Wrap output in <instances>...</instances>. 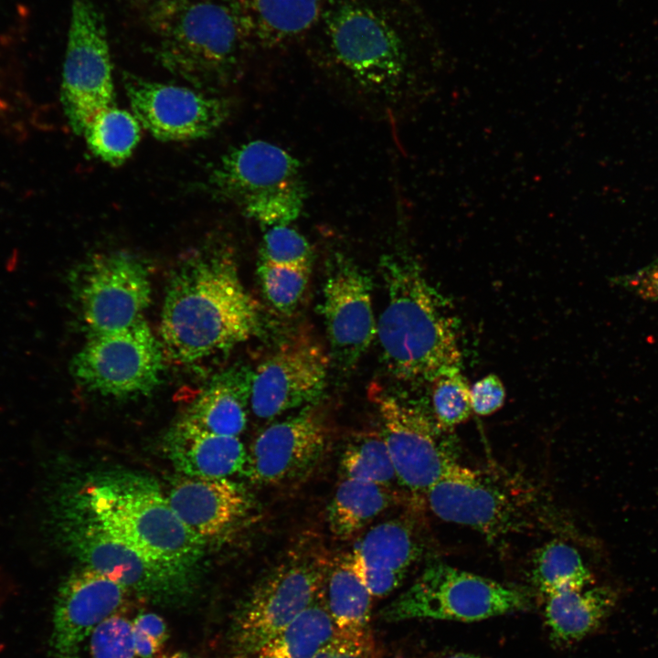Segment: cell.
<instances>
[{
	"label": "cell",
	"instance_id": "34",
	"mask_svg": "<svg viewBox=\"0 0 658 658\" xmlns=\"http://www.w3.org/2000/svg\"><path fill=\"white\" fill-rule=\"evenodd\" d=\"M313 249L307 239L288 225L271 227L264 235L260 260L281 266L311 269Z\"/></svg>",
	"mask_w": 658,
	"mask_h": 658
},
{
	"label": "cell",
	"instance_id": "2",
	"mask_svg": "<svg viewBox=\"0 0 658 658\" xmlns=\"http://www.w3.org/2000/svg\"><path fill=\"white\" fill-rule=\"evenodd\" d=\"M259 325L257 304L227 251L204 248L174 272L160 327L163 350L174 361L194 363L228 351L254 335Z\"/></svg>",
	"mask_w": 658,
	"mask_h": 658
},
{
	"label": "cell",
	"instance_id": "28",
	"mask_svg": "<svg viewBox=\"0 0 658 658\" xmlns=\"http://www.w3.org/2000/svg\"><path fill=\"white\" fill-rule=\"evenodd\" d=\"M337 634L322 595L249 658H312Z\"/></svg>",
	"mask_w": 658,
	"mask_h": 658
},
{
	"label": "cell",
	"instance_id": "42",
	"mask_svg": "<svg viewBox=\"0 0 658 658\" xmlns=\"http://www.w3.org/2000/svg\"><path fill=\"white\" fill-rule=\"evenodd\" d=\"M159 658H193L189 654L183 652H175L173 653L164 654Z\"/></svg>",
	"mask_w": 658,
	"mask_h": 658
},
{
	"label": "cell",
	"instance_id": "23",
	"mask_svg": "<svg viewBox=\"0 0 658 658\" xmlns=\"http://www.w3.org/2000/svg\"><path fill=\"white\" fill-rule=\"evenodd\" d=\"M165 451L184 475L228 478L245 473L247 467L248 453L239 437L210 433L181 419L169 430Z\"/></svg>",
	"mask_w": 658,
	"mask_h": 658
},
{
	"label": "cell",
	"instance_id": "10",
	"mask_svg": "<svg viewBox=\"0 0 658 658\" xmlns=\"http://www.w3.org/2000/svg\"><path fill=\"white\" fill-rule=\"evenodd\" d=\"M61 103L77 134L113 106L112 65L104 16L95 0H71Z\"/></svg>",
	"mask_w": 658,
	"mask_h": 658
},
{
	"label": "cell",
	"instance_id": "8",
	"mask_svg": "<svg viewBox=\"0 0 658 658\" xmlns=\"http://www.w3.org/2000/svg\"><path fill=\"white\" fill-rule=\"evenodd\" d=\"M328 567L323 557L300 552L271 568L236 612L228 658H249L321 597Z\"/></svg>",
	"mask_w": 658,
	"mask_h": 658
},
{
	"label": "cell",
	"instance_id": "25",
	"mask_svg": "<svg viewBox=\"0 0 658 658\" xmlns=\"http://www.w3.org/2000/svg\"><path fill=\"white\" fill-rule=\"evenodd\" d=\"M616 599L609 587L568 589L547 596L544 617L550 639L560 645L580 641L599 627Z\"/></svg>",
	"mask_w": 658,
	"mask_h": 658
},
{
	"label": "cell",
	"instance_id": "15",
	"mask_svg": "<svg viewBox=\"0 0 658 658\" xmlns=\"http://www.w3.org/2000/svg\"><path fill=\"white\" fill-rule=\"evenodd\" d=\"M322 314L332 355L339 366H355L377 336L372 282L350 258L330 260L323 290Z\"/></svg>",
	"mask_w": 658,
	"mask_h": 658
},
{
	"label": "cell",
	"instance_id": "21",
	"mask_svg": "<svg viewBox=\"0 0 658 658\" xmlns=\"http://www.w3.org/2000/svg\"><path fill=\"white\" fill-rule=\"evenodd\" d=\"M422 553L417 534L401 519L376 525L352 552L360 577L375 598L394 591Z\"/></svg>",
	"mask_w": 658,
	"mask_h": 658
},
{
	"label": "cell",
	"instance_id": "30",
	"mask_svg": "<svg viewBox=\"0 0 658 658\" xmlns=\"http://www.w3.org/2000/svg\"><path fill=\"white\" fill-rule=\"evenodd\" d=\"M82 135L95 156L116 166L133 154L141 137V124L133 112L111 106L92 120Z\"/></svg>",
	"mask_w": 658,
	"mask_h": 658
},
{
	"label": "cell",
	"instance_id": "39",
	"mask_svg": "<svg viewBox=\"0 0 658 658\" xmlns=\"http://www.w3.org/2000/svg\"><path fill=\"white\" fill-rule=\"evenodd\" d=\"M619 284L640 297L658 302V265L643 268L620 278Z\"/></svg>",
	"mask_w": 658,
	"mask_h": 658
},
{
	"label": "cell",
	"instance_id": "14",
	"mask_svg": "<svg viewBox=\"0 0 658 658\" xmlns=\"http://www.w3.org/2000/svg\"><path fill=\"white\" fill-rule=\"evenodd\" d=\"M123 85L133 114L154 137L167 142L205 138L229 116V105L218 96L189 87L125 74Z\"/></svg>",
	"mask_w": 658,
	"mask_h": 658
},
{
	"label": "cell",
	"instance_id": "7",
	"mask_svg": "<svg viewBox=\"0 0 658 658\" xmlns=\"http://www.w3.org/2000/svg\"><path fill=\"white\" fill-rule=\"evenodd\" d=\"M530 606V595L519 588L432 561L380 615L387 622L419 619L471 622Z\"/></svg>",
	"mask_w": 658,
	"mask_h": 658
},
{
	"label": "cell",
	"instance_id": "40",
	"mask_svg": "<svg viewBox=\"0 0 658 658\" xmlns=\"http://www.w3.org/2000/svg\"><path fill=\"white\" fill-rule=\"evenodd\" d=\"M133 628L143 631L163 645L168 638L167 626L162 617L154 612H143L132 621Z\"/></svg>",
	"mask_w": 658,
	"mask_h": 658
},
{
	"label": "cell",
	"instance_id": "17",
	"mask_svg": "<svg viewBox=\"0 0 658 658\" xmlns=\"http://www.w3.org/2000/svg\"><path fill=\"white\" fill-rule=\"evenodd\" d=\"M328 444L329 432L322 417L308 409L258 435L248 453L245 474L263 485L302 482L321 462Z\"/></svg>",
	"mask_w": 658,
	"mask_h": 658
},
{
	"label": "cell",
	"instance_id": "43",
	"mask_svg": "<svg viewBox=\"0 0 658 658\" xmlns=\"http://www.w3.org/2000/svg\"><path fill=\"white\" fill-rule=\"evenodd\" d=\"M442 658H478V657L473 654H471V653H452V654L444 656Z\"/></svg>",
	"mask_w": 658,
	"mask_h": 658
},
{
	"label": "cell",
	"instance_id": "20",
	"mask_svg": "<svg viewBox=\"0 0 658 658\" xmlns=\"http://www.w3.org/2000/svg\"><path fill=\"white\" fill-rule=\"evenodd\" d=\"M166 497L182 523L204 542L226 534L251 507L247 491L229 478L183 474Z\"/></svg>",
	"mask_w": 658,
	"mask_h": 658
},
{
	"label": "cell",
	"instance_id": "12",
	"mask_svg": "<svg viewBox=\"0 0 658 658\" xmlns=\"http://www.w3.org/2000/svg\"><path fill=\"white\" fill-rule=\"evenodd\" d=\"M373 395L398 483L413 496L425 495L458 463L446 431L416 407L385 393Z\"/></svg>",
	"mask_w": 658,
	"mask_h": 658
},
{
	"label": "cell",
	"instance_id": "33",
	"mask_svg": "<svg viewBox=\"0 0 658 658\" xmlns=\"http://www.w3.org/2000/svg\"><path fill=\"white\" fill-rule=\"evenodd\" d=\"M311 269L260 260L258 275L268 301L281 312L292 311L302 297Z\"/></svg>",
	"mask_w": 658,
	"mask_h": 658
},
{
	"label": "cell",
	"instance_id": "4",
	"mask_svg": "<svg viewBox=\"0 0 658 658\" xmlns=\"http://www.w3.org/2000/svg\"><path fill=\"white\" fill-rule=\"evenodd\" d=\"M60 502L194 587L205 542L182 523L152 479L110 472L86 482Z\"/></svg>",
	"mask_w": 658,
	"mask_h": 658
},
{
	"label": "cell",
	"instance_id": "18",
	"mask_svg": "<svg viewBox=\"0 0 658 658\" xmlns=\"http://www.w3.org/2000/svg\"><path fill=\"white\" fill-rule=\"evenodd\" d=\"M435 515L495 540L522 525L518 504L488 475L452 466L425 494Z\"/></svg>",
	"mask_w": 658,
	"mask_h": 658
},
{
	"label": "cell",
	"instance_id": "3",
	"mask_svg": "<svg viewBox=\"0 0 658 658\" xmlns=\"http://www.w3.org/2000/svg\"><path fill=\"white\" fill-rule=\"evenodd\" d=\"M380 271L387 302L377 335L388 370L403 380L431 383L462 369L460 322L451 302L409 257H382Z\"/></svg>",
	"mask_w": 658,
	"mask_h": 658
},
{
	"label": "cell",
	"instance_id": "27",
	"mask_svg": "<svg viewBox=\"0 0 658 658\" xmlns=\"http://www.w3.org/2000/svg\"><path fill=\"white\" fill-rule=\"evenodd\" d=\"M394 497L390 488L343 477L327 508L331 533L340 539L352 537L387 509Z\"/></svg>",
	"mask_w": 658,
	"mask_h": 658
},
{
	"label": "cell",
	"instance_id": "16",
	"mask_svg": "<svg viewBox=\"0 0 658 658\" xmlns=\"http://www.w3.org/2000/svg\"><path fill=\"white\" fill-rule=\"evenodd\" d=\"M329 360L323 347L306 336L281 345L252 375L253 414L272 419L314 402L324 389Z\"/></svg>",
	"mask_w": 658,
	"mask_h": 658
},
{
	"label": "cell",
	"instance_id": "19",
	"mask_svg": "<svg viewBox=\"0 0 658 658\" xmlns=\"http://www.w3.org/2000/svg\"><path fill=\"white\" fill-rule=\"evenodd\" d=\"M128 589L82 566L61 584L53 612L50 658H80L93 631L124 605Z\"/></svg>",
	"mask_w": 658,
	"mask_h": 658
},
{
	"label": "cell",
	"instance_id": "6",
	"mask_svg": "<svg viewBox=\"0 0 658 658\" xmlns=\"http://www.w3.org/2000/svg\"><path fill=\"white\" fill-rule=\"evenodd\" d=\"M208 185L219 199L271 227L295 220L306 199L300 162L281 147L262 140L226 153L212 169Z\"/></svg>",
	"mask_w": 658,
	"mask_h": 658
},
{
	"label": "cell",
	"instance_id": "32",
	"mask_svg": "<svg viewBox=\"0 0 658 658\" xmlns=\"http://www.w3.org/2000/svg\"><path fill=\"white\" fill-rule=\"evenodd\" d=\"M431 384L432 410L439 428L451 431L466 422L472 413L471 387L462 370L444 373Z\"/></svg>",
	"mask_w": 658,
	"mask_h": 658
},
{
	"label": "cell",
	"instance_id": "22",
	"mask_svg": "<svg viewBox=\"0 0 658 658\" xmlns=\"http://www.w3.org/2000/svg\"><path fill=\"white\" fill-rule=\"evenodd\" d=\"M234 13L249 47L276 50L306 39L324 0H222Z\"/></svg>",
	"mask_w": 658,
	"mask_h": 658
},
{
	"label": "cell",
	"instance_id": "13",
	"mask_svg": "<svg viewBox=\"0 0 658 658\" xmlns=\"http://www.w3.org/2000/svg\"><path fill=\"white\" fill-rule=\"evenodd\" d=\"M76 292L88 334H100L122 330L143 319L152 289L145 264L118 251L89 260Z\"/></svg>",
	"mask_w": 658,
	"mask_h": 658
},
{
	"label": "cell",
	"instance_id": "11",
	"mask_svg": "<svg viewBox=\"0 0 658 658\" xmlns=\"http://www.w3.org/2000/svg\"><path fill=\"white\" fill-rule=\"evenodd\" d=\"M163 353L143 318L122 330L88 334L71 371L83 387L104 396L146 395L161 380Z\"/></svg>",
	"mask_w": 658,
	"mask_h": 658
},
{
	"label": "cell",
	"instance_id": "24",
	"mask_svg": "<svg viewBox=\"0 0 658 658\" xmlns=\"http://www.w3.org/2000/svg\"><path fill=\"white\" fill-rule=\"evenodd\" d=\"M252 375L246 367L220 373L196 397L181 420L210 433L239 437L247 424Z\"/></svg>",
	"mask_w": 658,
	"mask_h": 658
},
{
	"label": "cell",
	"instance_id": "37",
	"mask_svg": "<svg viewBox=\"0 0 658 658\" xmlns=\"http://www.w3.org/2000/svg\"><path fill=\"white\" fill-rule=\"evenodd\" d=\"M312 658H377L372 636L349 637L337 634Z\"/></svg>",
	"mask_w": 658,
	"mask_h": 658
},
{
	"label": "cell",
	"instance_id": "9",
	"mask_svg": "<svg viewBox=\"0 0 658 658\" xmlns=\"http://www.w3.org/2000/svg\"><path fill=\"white\" fill-rule=\"evenodd\" d=\"M56 519L60 539L83 566L121 584L129 592L161 604L183 602L192 593L194 587L114 537L72 506L60 502Z\"/></svg>",
	"mask_w": 658,
	"mask_h": 658
},
{
	"label": "cell",
	"instance_id": "35",
	"mask_svg": "<svg viewBox=\"0 0 658 658\" xmlns=\"http://www.w3.org/2000/svg\"><path fill=\"white\" fill-rule=\"evenodd\" d=\"M91 658H137L133 623L115 613L102 621L90 636Z\"/></svg>",
	"mask_w": 658,
	"mask_h": 658
},
{
	"label": "cell",
	"instance_id": "5",
	"mask_svg": "<svg viewBox=\"0 0 658 658\" xmlns=\"http://www.w3.org/2000/svg\"><path fill=\"white\" fill-rule=\"evenodd\" d=\"M152 33L161 65L204 92L233 82L249 47L222 0H186Z\"/></svg>",
	"mask_w": 658,
	"mask_h": 658
},
{
	"label": "cell",
	"instance_id": "26",
	"mask_svg": "<svg viewBox=\"0 0 658 658\" xmlns=\"http://www.w3.org/2000/svg\"><path fill=\"white\" fill-rule=\"evenodd\" d=\"M324 589L325 606L337 632L349 637H369L373 596L365 585L350 553L329 565Z\"/></svg>",
	"mask_w": 658,
	"mask_h": 658
},
{
	"label": "cell",
	"instance_id": "36",
	"mask_svg": "<svg viewBox=\"0 0 658 658\" xmlns=\"http://www.w3.org/2000/svg\"><path fill=\"white\" fill-rule=\"evenodd\" d=\"M505 396V388L500 377L489 374L471 387L472 412L479 416L492 415L504 406Z\"/></svg>",
	"mask_w": 658,
	"mask_h": 658
},
{
	"label": "cell",
	"instance_id": "31",
	"mask_svg": "<svg viewBox=\"0 0 658 658\" xmlns=\"http://www.w3.org/2000/svg\"><path fill=\"white\" fill-rule=\"evenodd\" d=\"M340 470L345 478L368 481L387 488L398 483L381 432H364L354 437L341 455Z\"/></svg>",
	"mask_w": 658,
	"mask_h": 658
},
{
	"label": "cell",
	"instance_id": "29",
	"mask_svg": "<svg viewBox=\"0 0 658 658\" xmlns=\"http://www.w3.org/2000/svg\"><path fill=\"white\" fill-rule=\"evenodd\" d=\"M531 578L547 598L564 590L585 589L591 582V573L574 547L553 540L536 551Z\"/></svg>",
	"mask_w": 658,
	"mask_h": 658
},
{
	"label": "cell",
	"instance_id": "38",
	"mask_svg": "<svg viewBox=\"0 0 658 658\" xmlns=\"http://www.w3.org/2000/svg\"><path fill=\"white\" fill-rule=\"evenodd\" d=\"M146 27L154 32L186 0H127Z\"/></svg>",
	"mask_w": 658,
	"mask_h": 658
},
{
	"label": "cell",
	"instance_id": "1",
	"mask_svg": "<svg viewBox=\"0 0 658 658\" xmlns=\"http://www.w3.org/2000/svg\"><path fill=\"white\" fill-rule=\"evenodd\" d=\"M306 39L320 68L382 98L397 95L441 48L418 0H324Z\"/></svg>",
	"mask_w": 658,
	"mask_h": 658
},
{
	"label": "cell",
	"instance_id": "41",
	"mask_svg": "<svg viewBox=\"0 0 658 658\" xmlns=\"http://www.w3.org/2000/svg\"><path fill=\"white\" fill-rule=\"evenodd\" d=\"M133 634L137 658H155L162 645L143 631L133 628Z\"/></svg>",
	"mask_w": 658,
	"mask_h": 658
}]
</instances>
